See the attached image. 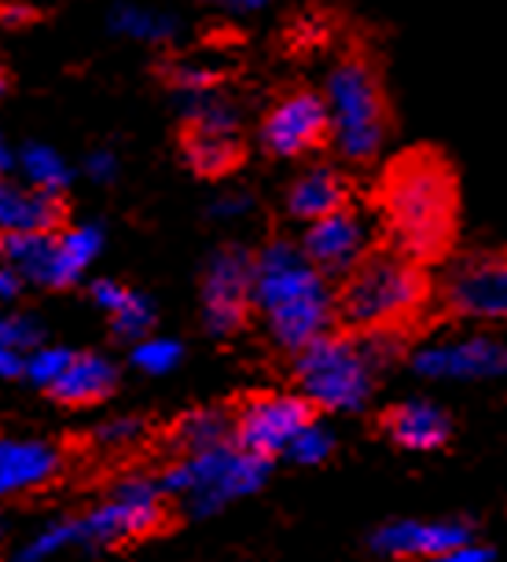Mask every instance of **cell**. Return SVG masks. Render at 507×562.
I'll use <instances>...</instances> for the list:
<instances>
[{"label":"cell","mask_w":507,"mask_h":562,"mask_svg":"<svg viewBox=\"0 0 507 562\" xmlns=\"http://www.w3.org/2000/svg\"><path fill=\"white\" fill-rule=\"evenodd\" d=\"M383 247L412 265H438L457 247L460 177L438 147H412L390 158L375 184Z\"/></svg>","instance_id":"6da1fadb"},{"label":"cell","mask_w":507,"mask_h":562,"mask_svg":"<svg viewBox=\"0 0 507 562\" xmlns=\"http://www.w3.org/2000/svg\"><path fill=\"white\" fill-rule=\"evenodd\" d=\"M430 302H435V280L427 269L379 243L342 276L331 294V324L335 335L346 338L394 335L412 342L427 327Z\"/></svg>","instance_id":"7a4b0ae2"},{"label":"cell","mask_w":507,"mask_h":562,"mask_svg":"<svg viewBox=\"0 0 507 562\" xmlns=\"http://www.w3.org/2000/svg\"><path fill=\"white\" fill-rule=\"evenodd\" d=\"M331 140L350 162H372L390 133V103L375 63L361 48L346 52L327 78Z\"/></svg>","instance_id":"3957f363"},{"label":"cell","mask_w":507,"mask_h":562,"mask_svg":"<svg viewBox=\"0 0 507 562\" xmlns=\"http://www.w3.org/2000/svg\"><path fill=\"white\" fill-rule=\"evenodd\" d=\"M181 526V515L166 501L162 485L151 479H129L114 485L111 501L74 522V533L92 540V544L125 551L144 540L166 537Z\"/></svg>","instance_id":"277c9868"},{"label":"cell","mask_w":507,"mask_h":562,"mask_svg":"<svg viewBox=\"0 0 507 562\" xmlns=\"http://www.w3.org/2000/svg\"><path fill=\"white\" fill-rule=\"evenodd\" d=\"M291 375L320 412L361 408L372 394V364L364 360L361 346L335 331L302 346L294 353Z\"/></svg>","instance_id":"5b68a950"},{"label":"cell","mask_w":507,"mask_h":562,"mask_svg":"<svg viewBox=\"0 0 507 562\" xmlns=\"http://www.w3.org/2000/svg\"><path fill=\"white\" fill-rule=\"evenodd\" d=\"M320 408L309 397L294 394H243L228 405L232 419V445L239 452L272 460L291 445L294 434L313 427Z\"/></svg>","instance_id":"8992f818"},{"label":"cell","mask_w":507,"mask_h":562,"mask_svg":"<svg viewBox=\"0 0 507 562\" xmlns=\"http://www.w3.org/2000/svg\"><path fill=\"white\" fill-rule=\"evenodd\" d=\"M195 108L181 125V155L203 180L232 177L247 162V144L239 136V119L225 100L210 92H192Z\"/></svg>","instance_id":"52a82bcc"},{"label":"cell","mask_w":507,"mask_h":562,"mask_svg":"<svg viewBox=\"0 0 507 562\" xmlns=\"http://www.w3.org/2000/svg\"><path fill=\"white\" fill-rule=\"evenodd\" d=\"M261 144L277 158H305L331 144V114L320 92L291 89L261 119Z\"/></svg>","instance_id":"ba28073f"},{"label":"cell","mask_w":507,"mask_h":562,"mask_svg":"<svg viewBox=\"0 0 507 562\" xmlns=\"http://www.w3.org/2000/svg\"><path fill=\"white\" fill-rule=\"evenodd\" d=\"M441 313L500 321L507 310V269L504 254H471L460 258L441 280Z\"/></svg>","instance_id":"9c48e42d"},{"label":"cell","mask_w":507,"mask_h":562,"mask_svg":"<svg viewBox=\"0 0 507 562\" xmlns=\"http://www.w3.org/2000/svg\"><path fill=\"white\" fill-rule=\"evenodd\" d=\"M254 254L243 247H225L210 261L203 280L206 324L214 335H236L250 324L254 310Z\"/></svg>","instance_id":"30bf717a"},{"label":"cell","mask_w":507,"mask_h":562,"mask_svg":"<svg viewBox=\"0 0 507 562\" xmlns=\"http://www.w3.org/2000/svg\"><path fill=\"white\" fill-rule=\"evenodd\" d=\"M368 250H372L368 247V225L361 210L353 206H342L335 214L313 221L302 239V258L320 276H346Z\"/></svg>","instance_id":"8fae6325"},{"label":"cell","mask_w":507,"mask_h":562,"mask_svg":"<svg viewBox=\"0 0 507 562\" xmlns=\"http://www.w3.org/2000/svg\"><path fill=\"white\" fill-rule=\"evenodd\" d=\"M70 474V456L48 441H0V496H34Z\"/></svg>","instance_id":"7c38bea8"},{"label":"cell","mask_w":507,"mask_h":562,"mask_svg":"<svg viewBox=\"0 0 507 562\" xmlns=\"http://www.w3.org/2000/svg\"><path fill=\"white\" fill-rule=\"evenodd\" d=\"M67 232V228H63ZM63 232H37V236H4L0 261L15 276L41 283V288H70L81 276L78 261L63 247Z\"/></svg>","instance_id":"4fadbf2b"},{"label":"cell","mask_w":507,"mask_h":562,"mask_svg":"<svg viewBox=\"0 0 507 562\" xmlns=\"http://www.w3.org/2000/svg\"><path fill=\"white\" fill-rule=\"evenodd\" d=\"M63 228H70V203L63 199V192L19 188L8 177H0V239Z\"/></svg>","instance_id":"5bb4252c"},{"label":"cell","mask_w":507,"mask_h":562,"mask_svg":"<svg viewBox=\"0 0 507 562\" xmlns=\"http://www.w3.org/2000/svg\"><path fill=\"white\" fill-rule=\"evenodd\" d=\"M45 390L63 408H92L119 390V371L100 353H70L67 368Z\"/></svg>","instance_id":"9a60e30c"},{"label":"cell","mask_w":507,"mask_h":562,"mask_svg":"<svg viewBox=\"0 0 507 562\" xmlns=\"http://www.w3.org/2000/svg\"><path fill=\"white\" fill-rule=\"evenodd\" d=\"M266 316H269V331L277 338V346L288 349L294 357L302 346L320 338L327 331V324H331V291L320 288V291L302 294V299H288L266 310Z\"/></svg>","instance_id":"2e32d148"},{"label":"cell","mask_w":507,"mask_h":562,"mask_svg":"<svg viewBox=\"0 0 507 562\" xmlns=\"http://www.w3.org/2000/svg\"><path fill=\"white\" fill-rule=\"evenodd\" d=\"M375 430L383 434L386 441H394L397 449H441L452 438V423L441 408L435 405H419V401H408V405H394L386 412H379Z\"/></svg>","instance_id":"e0dca14e"},{"label":"cell","mask_w":507,"mask_h":562,"mask_svg":"<svg viewBox=\"0 0 507 562\" xmlns=\"http://www.w3.org/2000/svg\"><path fill=\"white\" fill-rule=\"evenodd\" d=\"M463 544H471V526L463 522H441V526L401 522L375 537V548H383L394 559H441Z\"/></svg>","instance_id":"ac0fdd59"},{"label":"cell","mask_w":507,"mask_h":562,"mask_svg":"<svg viewBox=\"0 0 507 562\" xmlns=\"http://www.w3.org/2000/svg\"><path fill=\"white\" fill-rule=\"evenodd\" d=\"M350 203H353L350 177H342L338 169H327V166L302 173L288 192V210H291V217H298V221H320Z\"/></svg>","instance_id":"d6986e66"},{"label":"cell","mask_w":507,"mask_h":562,"mask_svg":"<svg viewBox=\"0 0 507 562\" xmlns=\"http://www.w3.org/2000/svg\"><path fill=\"white\" fill-rule=\"evenodd\" d=\"M422 375H493L504 368V349L489 338H474L467 346L438 349V353H422L416 360Z\"/></svg>","instance_id":"ffe728a7"},{"label":"cell","mask_w":507,"mask_h":562,"mask_svg":"<svg viewBox=\"0 0 507 562\" xmlns=\"http://www.w3.org/2000/svg\"><path fill=\"white\" fill-rule=\"evenodd\" d=\"M23 162H26L30 180H34V188H41V192H63V184L70 180L63 158L56 151H48V147H30L23 155Z\"/></svg>","instance_id":"44dd1931"},{"label":"cell","mask_w":507,"mask_h":562,"mask_svg":"<svg viewBox=\"0 0 507 562\" xmlns=\"http://www.w3.org/2000/svg\"><path fill=\"white\" fill-rule=\"evenodd\" d=\"M111 324H114V331H119L122 338H136V335H144L147 327L155 324V313H151V305L140 299V294L129 291V294H125V302L111 313Z\"/></svg>","instance_id":"7402d4cb"},{"label":"cell","mask_w":507,"mask_h":562,"mask_svg":"<svg viewBox=\"0 0 507 562\" xmlns=\"http://www.w3.org/2000/svg\"><path fill=\"white\" fill-rule=\"evenodd\" d=\"M288 449L298 463H320L327 460V452H331V434L316 430V423H313V427H305L302 434H294Z\"/></svg>","instance_id":"603a6c76"},{"label":"cell","mask_w":507,"mask_h":562,"mask_svg":"<svg viewBox=\"0 0 507 562\" xmlns=\"http://www.w3.org/2000/svg\"><path fill=\"white\" fill-rule=\"evenodd\" d=\"M181 360V346L177 342H144V346H136V364H140L144 371H169Z\"/></svg>","instance_id":"cb8c5ba5"},{"label":"cell","mask_w":507,"mask_h":562,"mask_svg":"<svg viewBox=\"0 0 507 562\" xmlns=\"http://www.w3.org/2000/svg\"><path fill=\"white\" fill-rule=\"evenodd\" d=\"M67 360H70L67 349H45V353H37V357L26 364V375L34 379L37 386H48L52 379H56L59 371L67 368Z\"/></svg>","instance_id":"d4e9b609"},{"label":"cell","mask_w":507,"mask_h":562,"mask_svg":"<svg viewBox=\"0 0 507 562\" xmlns=\"http://www.w3.org/2000/svg\"><path fill=\"white\" fill-rule=\"evenodd\" d=\"M125 294H129V291H125L122 283H111V280H100V283H92V299H97V302H100V305H103V310H108V313H114V310H119V305L125 302Z\"/></svg>","instance_id":"484cf974"},{"label":"cell","mask_w":507,"mask_h":562,"mask_svg":"<svg viewBox=\"0 0 507 562\" xmlns=\"http://www.w3.org/2000/svg\"><path fill=\"white\" fill-rule=\"evenodd\" d=\"M41 12L30 4H0V26H26V23H37Z\"/></svg>","instance_id":"4316f807"},{"label":"cell","mask_w":507,"mask_h":562,"mask_svg":"<svg viewBox=\"0 0 507 562\" xmlns=\"http://www.w3.org/2000/svg\"><path fill=\"white\" fill-rule=\"evenodd\" d=\"M435 562H493V551L489 548H474V544H463L457 551H449V555H441Z\"/></svg>","instance_id":"83f0119b"},{"label":"cell","mask_w":507,"mask_h":562,"mask_svg":"<svg viewBox=\"0 0 507 562\" xmlns=\"http://www.w3.org/2000/svg\"><path fill=\"white\" fill-rule=\"evenodd\" d=\"M26 371V357L15 349H0V379H19Z\"/></svg>","instance_id":"f1b7e54d"},{"label":"cell","mask_w":507,"mask_h":562,"mask_svg":"<svg viewBox=\"0 0 507 562\" xmlns=\"http://www.w3.org/2000/svg\"><path fill=\"white\" fill-rule=\"evenodd\" d=\"M19 294V276L0 261V299H15Z\"/></svg>","instance_id":"f546056e"},{"label":"cell","mask_w":507,"mask_h":562,"mask_svg":"<svg viewBox=\"0 0 507 562\" xmlns=\"http://www.w3.org/2000/svg\"><path fill=\"white\" fill-rule=\"evenodd\" d=\"M12 169V151H8V144H4V136H0V177Z\"/></svg>","instance_id":"4dcf8cb0"},{"label":"cell","mask_w":507,"mask_h":562,"mask_svg":"<svg viewBox=\"0 0 507 562\" xmlns=\"http://www.w3.org/2000/svg\"><path fill=\"white\" fill-rule=\"evenodd\" d=\"M8 89H12V70H8V63L0 59V97H4Z\"/></svg>","instance_id":"1f68e13d"},{"label":"cell","mask_w":507,"mask_h":562,"mask_svg":"<svg viewBox=\"0 0 507 562\" xmlns=\"http://www.w3.org/2000/svg\"><path fill=\"white\" fill-rule=\"evenodd\" d=\"M92 169H97V177H108V173H111V158H108V155H97V162H92Z\"/></svg>","instance_id":"d6a6232c"},{"label":"cell","mask_w":507,"mask_h":562,"mask_svg":"<svg viewBox=\"0 0 507 562\" xmlns=\"http://www.w3.org/2000/svg\"><path fill=\"white\" fill-rule=\"evenodd\" d=\"M232 4H239V8H258L261 0H232Z\"/></svg>","instance_id":"836d02e7"}]
</instances>
